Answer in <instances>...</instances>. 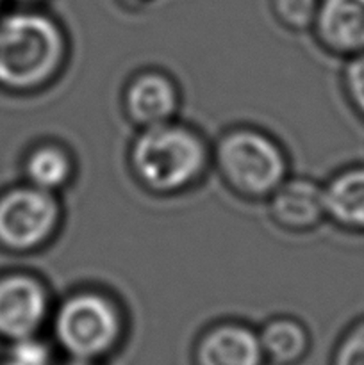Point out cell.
I'll return each mask as SVG.
<instances>
[{"label": "cell", "instance_id": "7a4b0ae2", "mask_svg": "<svg viewBox=\"0 0 364 365\" xmlns=\"http://www.w3.org/2000/svg\"><path fill=\"white\" fill-rule=\"evenodd\" d=\"M70 43L64 29L39 11H20L0 20V88L38 93L59 78Z\"/></svg>", "mask_w": 364, "mask_h": 365}, {"label": "cell", "instance_id": "5bb4252c", "mask_svg": "<svg viewBox=\"0 0 364 365\" xmlns=\"http://www.w3.org/2000/svg\"><path fill=\"white\" fill-rule=\"evenodd\" d=\"M320 0H271L275 18L284 29L302 32L313 29Z\"/></svg>", "mask_w": 364, "mask_h": 365}, {"label": "cell", "instance_id": "ffe728a7", "mask_svg": "<svg viewBox=\"0 0 364 365\" xmlns=\"http://www.w3.org/2000/svg\"><path fill=\"white\" fill-rule=\"evenodd\" d=\"M0 365H9V364H7V362H2Z\"/></svg>", "mask_w": 364, "mask_h": 365}, {"label": "cell", "instance_id": "9c48e42d", "mask_svg": "<svg viewBox=\"0 0 364 365\" xmlns=\"http://www.w3.org/2000/svg\"><path fill=\"white\" fill-rule=\"evenodd\" d=\"M323 50L338 57L364 52V0H320L313 25Z\"/></svg>", "mask_w": 364, "mask_h": 365}, {"label": "cell", "instance_id": "52a82bcc", "mask_svg": "<svg viewBox=\"0 0 364 365\" xmlns=\"http://www.w3.org/2000/svg\"><path fill=\"white\" fill-rule=\"evenodd\" d=\"M121 107L136 128L168 123L177 120L181 110V89L166 71L157 68L139 70L125 84Z\"/></svg>", "mask_w": 364, "mask_h": 365}, {"label": "cell", "instance_id": "8992f818", "mask_svg": "<svg viewBox=\"0 0 364 365\" xmlns=\"http://www.w3.org/2000/svg\"><path fill=\"white\" fill-rule=\"evenodd\" d=\"M49 285L32 273L0 277V337L14 342L34 337L52 316Z\"/></svg>", "mask_w": 364, "mask_h": 365}, {"label": "cell", "instance_id": "6da1fadb", "mask_svg": "<svg viewBox=\"0 0 364 365\" xmlns=\"http://www.w3.org/2000/svg\"><path fill=\"white\" fill-rule=\"evenodd\" d=\"M128 166L143 189L171 196L198 185L213 166V155L195 127L173 120L138 128L128 146Z\"/></svg>", "mask_w": 364, "mask_h": 365}, {"label": "cell", "instance_id": "277c9868", "mask_svg": "<svg viewBox=\"0 0 364 365\" xmlns=\"http://www.w3.org/2000/svg\"><path fill=\"white\" fill-rule=\"evenodd\" d=\"M57 344L74 360L93 362L113 351L125 331L116 298L100 289H77L50 316Z\"/></svg>", "mask_w": 364, "mask_h": 365}, {"label": "cell", "instance_id": "ba28073f", "mask_svg": "<svg viewBox=\"0 0 364 365\" xmlns=\"http://www.w3.org/2000/svg\"><path fill=\"white\" fill-rule=\"evenodd\" d=\"M268 210L282 230L293 234L314 230L327 220L323 184L307 177H288L268 198Z\"/></svg>", "mask_w": 364, "mask_h": 365}, {"label": "cell", "instance_id": "2e32d148", "mask_svg": "<svg viewBox=\"0 0 364 365\" xmlns=\"http://www.w3.org/2000/svg\"><path fill=\"white\" fill-rule=\"evenodd\" d=\"M52 353L50 348L38 339V335L11 342L6 362L9 365H50Z\"/></svg>", "mask_w": 364, "mask_h": 365}, {"label": "cell", "instance_id": "5b68a950", "mask_svg": "<svg viewBox=\"0 0 364 365\" xmlns=\"http://www.w3.org/2000/svg\"><path fill=\"white\" fill-rule=\"evenodd\" d=\"M63 223L59 196L27 184L0 195V246L14 253L39 252Z\"/></svg>", "mask_w": 364, "mask_h": 365}, {"label": "cell", "instance_id": "8fae6325", "mask_svg": "<svg viewBox=\"0 0 364 365\" xmlns=\"http://www.w3.org/2000/svg\"><path fill=\"white\" fill-rule=\"evenodd\" d=\"M323 203L328 221L364 234V164L335 171L323 184Z\"/></svg>", "mask_w": 364, "mask_h": 365}, {"label": "cell", "instance_id": "d6986e66", "mask_svg": "<svg viewBox=\"0 0 364 365\" xmlns=\"http://www.w3.org/2000/svg\"><path fill=\"white\" fill-rule=\"evenodd\" d=\"M21 2H38V0H21Z\"/></svg>", "mask_w": 364, "mask_h": 365}, {"label": "cell", "instance_id": "9a60e30c", "mask_svg": "<svg viewBox=\"0 0 364 365\" xmlns=\"http://www.w3.org/2000/svg\"><path fill=\"white\" fill-rule=\"evenodd\" d=\"M343 89L352 109L364 120V52L346 59L343 68Z\"/></svg>", "mask_w": 364, "mask_h": 365}, {"label": "cell", "instance_id": "4fadbf2b", "mask_svg": "<svg viewBox=\"0 0 364 365\" xmlns=\"http://www.w3.org/2000/svg\"><path fill=\"white\" fill-rule=\"evenodd\" d=\"M257 334L264 359L277 364L298 362L309 349V331L295 317H273Z\"/></svg>", "mask_w": 364, "mask_h": 365}, {"label": "cell", "instance_id": "ac0fdd59", "mask_svg": "<svg viewBox=\"0 0 364 365\" xmlns=\"http://www.w3.org/2000/svg\"><path fill=\"white\" fill-rule=\"evenodd\" d=\"M68 365H93V364L86 362V360H74V362H70Z\"/></svg>", "mask_w": 364, "mask_h": 365}, {"label": "cell", "instance_id": "e0dca14e", "mask_svg": "<svg viewBox=\"0 0 364 365\" xmlns=\"http://www.w3.org/2000/svg\"><path fill=\"white\" fill-rule=\"evenodd\" d=\"M332 365H364V319L350 327L343 335Z\"/></svg>", "mask_w": 364, "mask_h": 365}, {"label": "cell", "instance_id": "30bf717a", "mask_svg": "<svg viewBox=\"0 0 364 365\" xmlns=\"http://www.w3.org/2000/svg\"><path fill=\"white\" fill-rule=\"evenodd\" d=\"M198 365H263L259 334L248 324L225 321L207 328L196 346Z\"/></svg>", "mask_w": 364, "mask_h": 365}, {"label": "cell", "instance_id": "7c38bea8", "mask_svg": "<svg viewBox=\"0 0 364 365\" xmlns=\"http://www.w3.org/2000/svg\"><path fill=\"white\" fill-rule=\"evenodd\" d=\"M25 182L57 195L75 177L74 155L57 141H41L32 146L24 159Z\"/></svg>", "mask_w": 364, "mask_h": 365}, {"label": "cell", "instance_id": "3957f363", "mask_svg": "<svg viewBox=\"0 0 364 365\" xmlns=\"http://www.w3.org/2000/svg\"><path fill=\"white\" fill-rule=\"evenodd\" d=\"M211 155L223 184L250 202L268 200L289 177L284 146L266 130L250 125L225 130L211 148Z\"/></svg>", "mask_w": 364, "mask_h": 365}]
</instances>
